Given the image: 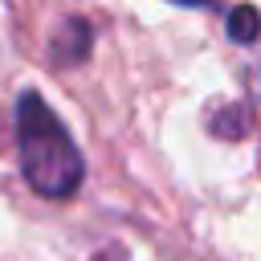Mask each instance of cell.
Masks as SVG:
<instances>
[{"label": "cell", "mask_w": 261, "mask_h": 261, "mask_svg": "<svg viewBox=\"0 0 261 261\" xmlns=\"http://www.w3.org/2000/svg\"><path fill=\"white\" fill-rule=\"evenodd\" d=\"M16 147H20V167L24 179L53 200H65L82 184V151L73 147L69 130L61 118L41 102L37 90H24L16 98Z\"/></svg>", "instance_id": "cell-1"}, {"label": "cell", "mask_w": 261, "mask_h": 261, "mask_svg": "<svg viewBox=\"0 0 261 261\" xmlns=\"http://www.w3.org/2000/svg\"><path fill=\"white\" fill-rule=\"evenodd\" d=\"M257 29H261L257 8H232V12H228V37H232V41H253Z\"/></svg>", "instance_id": "cell-2"}]
</instances>
